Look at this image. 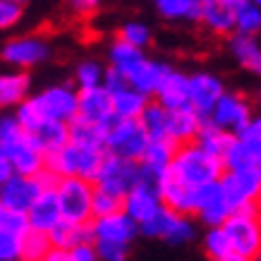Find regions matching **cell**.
Here are the masks:
<instances>
[{
    "mask_svg": "<svg viewBox=\"0 0 261 261\" xmlns=\"http://www.w3.org/2000/svg\"><path fill=\"white\" fill-rule=\"evenodd\" d=\"M197 142L201 144L206 151H211L214 156H218V159L223 161V156L228 153V149L232 146V142H235V135H230V132L211 125V122L206 120L204 127H201V132H199V137H197Z\"/></svg>",
    "mask_w": 261,
    "mask_h": 261,
    "instance_id": "obj_36",
    "label": "cell"
},
{
    "mask_svg": "<svg viewBox=\"0 0 261 261\" xmlns=\"http://www.w3.org/2000/svg\"><path fill=\"white\" fill-rule=\"evenodd\" d=\"M77 118L96 122V125H111L115 120L113 111V96L106 87L94 89H80V113Z\"/></svg>",
    "mask_w": 261,
    "mask_h": 261,
    "instance_id": "obj_20",
    "label": "cell"
},
{
    "mask_svg": "<svg viewBox=\"0 0 261 261\" xmlns=\"http://www.w3.org/2000/svg\"><path fill=\"white\" fill-rule=\"evenodd\" d=\"M168 70H170V65H168V63L156 60V58L144 56L142 60H139V63L129 70L127 82H129L135 89H139L142 94H146L149 98H153V94L159 91L161 82H163V77L168 74Z\"/></svg>",
    "mask_w": 261,
    "mask_h": 261,
    "instance_id": "obj_21",
    "label": "cell"
},
{
    "mask_svg": "<svg viewBox=\"0 0 261 261\" xmlns=\"http://www.w3.org/2000/svg\"><path fill=\"white\" fill-rule=\"evenodd\" d=\"M168 118H170V111L166 106H161L159 101H149L139 122L144 125V129H146V135L151 139H170L168 137Z\"/></svg>",
    "mask_w": 261,
    "mask_h": 261,
    "instance_id": "obj_35",
    "label": "cell"
},
{
    "mask_svg": "<svg viewBox=\"0 0 261 261\" xmlns=\"http://www.w3.org/2000/svg\"><path fill=\"white\" fill-rule=\"evenodd\" d=\"M113 96V111L118 120H139L144 108L149 106V96L142 94L139 89H135L129 82H122L118 87L108 89Z\"/></svg>",
    "mask_w": 261,
    "mask_h": 261,
    "instance_id": "obj_27",
    "label": "cell"
},
{
    "mask_svg": "<svg viewBox=\"0 0 261 261\" xmlns=\"http://www.w3.org/2000/svg\"><path fill=\"white\" fill-rule=\"evenodd\" d=\"M56 197L63 221L70 223H91L94 221V192L96 185L82 177H58Z\"/></svg>",
    "mask_w": 261,
    "mask_h": 261,
    "instance_id": "obj_5",
    "label": "cell"
},
{
    "mask_svg": "<svg viewBox=\"0 0 261 261\" xmlns=\"http://www.w3.org/2000/svg\"><path fill=\"white\" fill-rule=\"evenodd\" d=\"M201 247H204L206 256H208L211 261L223 259V256L232 254V245H230V238H228V232L223 230V225L206 228L204 240H201Z\"/></svg>",
    "mask_w": 261,
    "mask_h": 261,
    "instance_id": "obj_40",
    "label": "cell"
},
{
    "mask_svg": "<svg viewBox=\"0 0 261 261\" xmlns=\"http://www.w3.org/2000/svg\"><path fill=\"white\" fill-rule=\"evenodd\" d=\"M216 261H256V259H249V256H242V254H228V256H223V259H216Z\"/></svg>",
    "mask_w": 261,
    "mask_h": 261,
    "instance_id": "obj_49",
    "label": "cell"
},
{
    "mask_svg": "<svg viewBox=\"0 0 261 261\" xmlns=\"http://www.w3.org/2000/svg\"><path fill=\"white\" fill-rule=\"evenodd\" d=\"M27 218H29L32 230H39V232H50L58 223L63 221V214H60V206H58V197H56V187H46L41 192V197L27 211Z\"/></svg>",
    "mask_w": 261,
    "mask_h": 261,
    "instance_id": "obj_25",
    "label": "cell"
},
{
    "mask_svg": "<svg viewBox=\"0 0 261 261\" xmlns=\"http://www.w3.org/2000/svg\"><path fill=\"white\" fill-rule=\"evenodd\" d=\"M106 72H108V65H103L101 60H96V58H87V60H80V63H77L74 74H72V82H74L77 89L103 87Z\"/></svg>",
    "mask_w": 261,
    "mask_h": 261,
    "instance_id": "obj_34",
    "label": "cell"
},
{
    "mask_svg": "<svg viewBox=\"0 0 261 261\" xmlns=\"http://www.w3.org/2000/svg\"><path fill=\"white\" fill-rule=\"evenodd\" d=\"M24 17V5L15 0H0V32H10Z\"/></svg>",
    "mask_w": 261,
    "mask_h": 261,
    "instance_id": "obj_43",
    "label": "cell"
},
{
    "mask_svg": "<svg viewBox=\"0 0 261 261\" xmlns=\"http://www.w3.org/2000/svg\"><path fill=\"white\" fill-rule=\"evenodd\" d=\"M221 190L232 211L245 206L261 204V173L252 170H225L221 177Z\"/></svg>",
    "mask_w": 261,
    "mask_h": 261,
    "instance_id": "obj_14",
    "label": "cell"
},
{
    "mask_svg": "<svg viewBox=\"0 0 261 261\" xmlns=\"http://www.w3.org/2000/svg\"><path fill=\"white\" fill-rule=\"evenodd\" d=\"M12 175H17L15 173V166H12V161L8 159V153L0 149V187H3V185H5Z\"/></svg>",
    "mask_w": 261,
    "mask_h": 261,
    "instance_id": "obj_47",
    "label": "cell"
},
{
    "mask_svg": "<svg viewBox=\"0 0 261 261\" xmlns=\"http://www.w3.org/2000/svg\"><path fill=\"white\" fill-rule=\"evenodd\" d=\"M235 34L261 36V8L247 0L245 5L235 8Z\"/></svg>",
    "mask_w": 261,
    "mask_h": 261,
    "instance_id": "obj_38",
    "label": "cell"
},
{
    "mask_svg": "<svg viewBox=\"0 0 261 261\" xmlns=\"http://www.w3.org/2000/svg\"><path fill=\"white\" fill-rule=\"evenodd\" d=\"M41 261H74L70 249H60V247H50V252L43 256Z\"/></svg>",
    "mask_w": 261,
    "mask_h": 261,
    "instance_id": "obj_48",
    "label": "cell"
},
{
    "mask_svg": "<svg viewBox=\"0 0 261 261\" xmlns=\"http://www.w3.org/2000/svg\"><path fill=\"white\" fill-rule=\"evenodd\" d=\"M225 5H230V8H240V5H245L247 0H223Z\"/></svg>",
    "mask_w": 261,
    "mask_h": 261,
    "instance_id": "obj_50",
    "label": "cell"
},
{
    "mask_svg": "<svg viewBox=\"0 0 261 261\" xmlns=\"http://www.w3.org/2000/svg\"><path fill=\"white\" fill-rule=\"evenodd\" d=\"M256 170H259V173H261V151H259V153H256Z\"/></svg>",
    "mask_w": 261,
    "mask_h": 261,
    "instance_id": "obj_51",
    "label": "cell"
},
{
    "mask_svg": "<svg viewBox=\"0 0 261 261\" xmlns=\"http://www.w3.org/2000/svg\"><path fill=\"white\" fill-rule=\"evenodd\" d=\"M228 89L223 84V80L216 74V72H208V70H197L190 74V106L199 115L208 118L214 106L218 103L223 94Z\"/></svg>",
    "mask_w": 261,
    "mask_h": 261,
    "instance_id": "obj_17",
    "label": "cell"
},
{
    "mask_svg": "<svg viewBox=\"0 0 261 261\" xmlns=\"http://www.w3.org/2000/svg\"><path fill=\"white\" fill-rule=\"evenodd\" d=\"M91 235L101 261H125L132 242L139 235V223L125 211L98 216L91 221Z\"/></svg>",
    "mask_w": 261,
    "mask_h": 261,
    "instance_id": "obj_1",
    "label": "cell"
},
{
    "mask_svg": "<svg viewBox=\"0 0 261 261\" xmlns=\"http://www.w3.org/2000/svg\"><path fill=\"white\" fill-rule=\"evenodd\" d=\"M48 238H50V245L60 247V249H74L77 245L94 242V235H91V223L60 221L56 228L48 232Z\"/></svg>",
    "mask_w": 261,
    "mask_h": 261,
    "instance_id": "obj_30",
    "label": "cell"
},
{
    "mask_svg": "<svg viewBox=\"0 0 261 261\" xmlns=\"http://www.w3.org/2000/svg\"><path fill=\"white\" fill-rule=\"evenodd\" d=\"M65 8L77 19H91L101 10V0H65Z\"/></svg>",
    "mask_w": 261,
    "mask_h": 261,
    "instance_id": "obj_44",
    "label": "cell"
},
{
    "mask_svg": "<svg viewBox=\"0 0 261 261\" xmlns=\"http://www.w3.org/2000/svg\"><path fill=\"white\" fill-rule=\"evenodd\" d=\"M0 149L8 153L17 175H41L46 170V153L32 135L12 115H0Z\"/></svg>",
    "mask_w": 261,
    "mask_h": 261,
    "instance_id": "obj_3",
    "label": "cell"
},
{
    "mask_svg": "<svg viewBox=\"0 0 261 261\" xmlns=\"http://www.w3.org/2000/svg\"><path fill=\"white\" fill-rule=\"evenodd\" d=\"M15 3H19V5H27V3H29V0H15Z\"/></svg>",
    "mask_w": 261,
    "mask_h": 261,
    "instance_id": "obj_52",
    "label": "cell"
},
{
    "mask_svg": "<svg viewBox=\"0 0 261 261\" xmlns=\"http://www.w3.org/2000/svg\"><path fill=\"white\" fill-rule=\"evenodd\" d=\"M32 230L29 218L22 211H12L8 206L0 208V261H19L27 232Z\"/></svg>",
    "mask_w": 261,
    "mask_h": 261,
    "instance_id": "obj_15",
    "label": "cell"
},
{
    "mask_svg": "<svg viewBox=\"0 0 261 261\" xmlns=\"http://www.w3.org/2000/svg\"><path fill=\"white\" fill-rule=\"evenodd\" d=\"M197 22L214 36H232L235 34V8L225 5L223 0H206Z\"/></svg>",
    "mask_w": 261,
    "mask_h": 261,
    "instance_id": "obj_26",
    "label": "cell"
},
{
    "mask_svg": "<svg viewBox=\"0 0 261 261\" xmlns=\"http://www.w3.org/2000/svg\"><path fill=\"white\" fill-rule=\"evenodd\" d=\"M161 208H163V199H161L159 187L146 180H142L137 187H132L122 199V211L127 216H132L139 225L146 223L149 218H153Z\"/></svg>",
    "mask_w": 261,
    "mask_h": 261,
    "instance_id": "obj_19",
    "label": "cell"
},
{
    "mask_svg": "<svg viewBox=\"0 0 261 261\" xmlns=\"http://www.w3.org/2000/svg\"><path fill=\"white\" fill-rule=\"evenodd\" d=\"M19 261H27V259H19Z\"/></svg>",
    "mask_w": 261,
    "mask_h": 261,
    "instance_id": "obj_56",
    "label": "cell"
},
{
    "mask_svg": "<svg viewBox=\"0 0 261 261\" xmlns=\"http://www.w3.org/2000/svg\"><path fill=\"white\" fill-rule=\"evenodd\" d=\"M32 80L22 70H0V111H15L29 98Z\"/></svg>",
    "mask_w": 261,
    "mask_h": 261,
    "instance_id": "obj_22",
    "label": "cell"
},
{
    "mask_svg": "<svg viewBox=\"0 0 261 261\" xmlns=\"http://www.w3.org/2000/svg\"><path fill=\"white\" fill-rule=\"evenodd\" d=\"M223 230L228 232L235 254H242L249 259L261 256V204L232 211L228 221L223 223Z\"/></svg>",
    "mask_w": 261,
    "mask_h": 261,
    "instance_id": "obj_6",
    "label": "cell"
},
{
    "mask_svg": "<svg viewBox=\"0 0 261 261\" xmlns=\"http://www.w3.org/2000/svg\"><path fill=\"white\" fill-rule=\"evenodd\" d=\"M50 238L48 232H39V230H29L27 238H24V247H22V259L27 261H41L50 252Z\"/></svg>",
    "mask_w": 261,
    "mask_h": 261,
    "instance_id": "obj_41",
    "label": "cell"
},
{
    "mask_svg": "<svg viewBox=\"0 0 261 261\" xmlns=\"http://www.w3.org/2000/svg\"><path fill=\"white\" fill-rule=\"evenodd\" d=\"M232 208L225 201V194L221 190V182L199 187L197 197H194V218L206 228H216L230 218Z\"/></svg>",
    "mask_w": 261,
    "mask_h": 261,
    "instance_id": "obj_16",
    "label": "cell"
},
{
    "mask_svg": "<svg viewBox=\"0 0 261 261\" xmlns=\"http://www.w3.org/2000/svg\"><path fill=\"white\" fill-rule=\"evenodd\" d=\"M142 182V166L139 161H129V159H120L113 153H106L103 166L96 175L94 185L103 192H111L118 197L125 199V194L132 187H137Z\"/></svg>",
    "mask_w": 261,
    "mask_h": 261,
    "instance_id": "obj_12",
    "label": "cell"
},
{
    "mask_svg": "<svg viewBox=\"0 0 261 261\" xmlns=\"http://www.w3.org/2000/svg\"><path fill=\"white\" fill-rule=\"evenodd\" d=\"M118 39H122L129 46L146 50L151 46V41H153V32H151L149 24L142 22V19H127V22L120 24Z\"/></svg>",
    "mask_w": 261,
    "mask_h": 261,
    "instance_id": "obj_37",
    "label": "cell"
},
{
    "mask_svg": "<svg viewBox=\"0 0 261 261\" xmlns=\"http://www.w3.org/2000/svg\"><path fill=\"white\" fill-rule=\"evenodd\" d=\"M108 151L82 146L77 142H67L63 149L46 156V170L56 177H82V180H96V175L103 166Z\"/></svg>",
    "mask_w": 261,
    "mask_h": 261,
    "instance_id": "obj_4",
    "label": "cell"
},
{
    "mask_svg": "<svg viewBox=\"0 0 261 261\" xmlns=\"http://www.w3.org/2000/svg\"><path fill=\"white\" fill-rule=\"evenodd\" d=\"M159 192H161V199H163V206L173 208L177 214L194 216V197H197L194 187H187L185 182H180L177 177H173L168 173L159 182Z\"/></svg>",
    "mask_w": 261,
    "mask_h": 261,
    "instance_id": "obj_29",
    "label": "cell"
},
{
    "mask_svg": "<svg viewBox=\"0 0 261 261\" xmlns=\"http://www.w3.org/2000/svg\"><path fill=\"white\" fill-rule=\"evenodd\" d=\"M223 166H225V170H252V168H256V153L240 137H235L232 146L223 156Z\"/></svg>",
    "mask_w": 261,
    "mask_h": 261,
    "instance_id": "obj_39",
    "label": "cell"
},
{
    "mask_svg": "<svg viewBox=\"0 0 261 261\" xmlns=\"http://www.w3.org/2000/svg\"><path fill=\"white\" fill-rule=\"evenodd\" d=\"M228 50L232 60L245 72L261 77V39L259 36H245V34H232L228 36Z\"/></svg>",
    "mask_w": 261,
    "mask_h": 261,
    "instance_id": "obj_28",
    "label": "cell"
},
{
    "mask_svg": "<svg viewBox=\"0 0 261 261\" xmlns=\"http://www.w3.org/2000/svg\"><path fill=\"white\" fill-rule=\"evenodd\" d=\"M225 166L218 156H214L211 151H206L199 142L190 144H177L175 151L173 166H170V175L177 177L180 182H185L187 187H206V185H214L221 182Z\"/></svg>",
    "mask_w": 261,
    "mask_h": 261,
    "instance_id": "obj_2",
    "label": "cell"
},
{
    "mask_svg": "<svg viewBox=\"0 0 261 261\" xmlns=\"http://www.w3.org/2000/svg\"><path fill=\"white\" fill-rule=\"evenodd\" d=\"M175 151H177V144H175L173 139H151L146 151H144V156L139 159L142 180H146L159 187V182L170 173Z\"/></svg>",
    "mask_w": 261,
    "mask_h": 261,
    "instance_id": "obj_18",
    "label": "cell"
},
{
    "mask_svg": "<svg viewBox=\"0 0 261 261\" xmlns=\"http://www.w3.org/2000/svg\"><path fill=\"white\" fill-rule=\"evenodd\" d=\"M204 122H206V118L199 115L192 106L175 108V111H170V118H168V137H170L175 144L197 142Z\"/></svg>",
    "mask_w": 261,
    "mask_h": 261,
    "instance_id": "obj_24",
    "label": "cell"
},
{
    "mask_svg": "<svg viewBox=\"0 0 261 261\" xmlns=\"http://www.w3.org/2000/svg\"><path fill=\"white\" fill-rule=\"evenodd\" d=\"M238 137L254 151V153H259L261 151V113H254V118L249 120V125H247Z\"/></svg>",
    "mask_w": 261,
    "mask_h": 261,
    "instance_id": "obj_45",
    "label": "cell"
},
{
    "mask_svg": "<svg viewBox=\"0 0 261 261\" xmlns=\"http://www.w3.org/2000/svg\"><path fill=\"white\" fill-rule=\"evenodd\" d=\"M256 261H261V256H259V259H256Z\"/></svg>",
    "mask_w": 261,
    "mask_h": 261,
    "instance_id": "obj_55",
    "label": "cell"
},
{
    "mask_svg": "<svg viewBox=\"0 0 261 261\" xmlns=\"http://www.w3.org/2000/svg\"><path fill=\"white\" fill-rule=\"evenodd\" d=\"M56 180L58 177L53 173H48V170H43L41 175H12L0 187V199L8 208L27 214L34 201L41 197V192L46 187H53Z\"/></svg>",
    "mask_w": 261,
    "mask_h": 261,
    "instance_id": "obj_11",
    "label": "cell"
},
{
    "mask_svg": "<svg viewBox=\"0 0 261 261\" xmlns=\"http://www.w3.org/2000/svg\"><path fill=\"white\" fill-rule=\"evenodd\" d=\"M27 103L39 113L41 118L60 120V122L70 125L80 113V89L70 84V82L50 84V87H43L41 91L32 94L27 98Z\"/></svg>",
    "mask_w": 261,
    "mask_h": 261,
    "instance_id": "obj_7",
    "label": "cell"
},
{
    "mask_svg": "<svg viewBox=\"0 0 261 261\" xmlns=\"http://www.w3.org/2000/svg\"><path fill=\"white\" fill-rule=\"evenodd\" d=\"M3 206H5V204H3V199H0V208H3Z\"/></svg>",
    "mask_w": 261,
    "mask_h": 261,
    "instance_id": "obj_54",
    "label": "cell"
},
{
    "mask_svg": "<svg viewBox=\"0 0 261 261\" xmlns=\"http://www.w3.org/2000/svg\"><path fill=\"white\" fill-rule=\"evenodd\" d=\"M144 56H146V50L129 46V43H125V41L118 39V36H115V41L108 46V53H106L108 67H111V70H118L120 74H125V80H127V74H129V70H132Z\"/></svg>",
    "mask_w": 261,
    "mask_h": 261,
    "instance_id": "obj_32",
    "label": "cell"
},
{
    "mask_svg": "<svg viewBox=\"0 0 261 261\" xmlns=\"http://www.w3.org/2000/svg\"><path fill=\"white\" fill-rule=\"evenodd\" d=\"M153 101H159L161 106H166L168 111L190 106V74L170 67L168 74L163 77V82H161L159 91L153 94Z\"/></svg>",
    "mask_w": 261,
    "mask_h": 261,
    "instance_id": "obj_23",
    "label": "cell"
},
{
    "mask_svg": "<svg viewBox=\"0 0 261 261\" xmlns=\"http://www.w3.org/2000/svg\"><path fill=\"white\" fill-rule=\"evenodd\" d=\"M53 58V43L43 34H19L0 46V60L12 70H34Z\"/></svg>",
    "mask_w": 261,
    "mask_h": 261,
    "instance_id": "obj_8",
    "label": "cell"
},
{
    "mask_svg": "<svg viewBox=\"0 0 261 261\" xmlns=\"http://www.w3.org/2000/svg\"><path fill=\"white\" fill-rule=\"evenodd\" d=\"M254 118V106L247 96L238 94V91H225V94L218 98V103L214 106V111L208 115V122L216 127H221L225 132L238 137L247 125L249 120Z\"/></svg>",
    "mask_w": 261,
    "mask_h": 261,
    "instance_id": "obj_13",
    "label": "cell"
},
{
    "mask_svg": "<svg viewBox=\"0 0 261 261\" xmlns=\"http://www.w3.org/2000/svg\"><path fill=\"white\" fill-rule=\"evenodd\" d=\"M151 137L139 120H113L108 125V137H106V151L120 159L139 161L149 146Z\"/></svg>",
    "mask_w": 261,
    "mask_h": 261,
    "instance_id": "obj_10",
    "label": "cell"
},
{
    "mask_svg": "<svg viewBox=\"0 0 261 261\" xmlns=\"http://www.w3.org/2000/svg\"><path fill=\"white\" fill-rule=\"evenodd\" d=\"M72 259L74 261H101L98 259V249H96L94 242H84V245H77L74 249H70Z\"/></svg>",
    "mask_w": 261,
    "mask_h": 261,
    "instance_id": "obj_46",
    "label": "cell"
},
{
    "mask_svg": "<svg viewBox=\"0 0 261 261\" xmlns=\"http://www.w3.org/2000/svg\"><path fill=\"white\" fill-rule=\"evenodd\" d=\"M118 211H122V197L111 194V192H103L96 187V192H94V218L118 214Z\"/></svg>",
    "mask_w": 261,
    "mask_h": 261,
    "instance_id": "obj_42",
    "label": "cell"
},
{
    "mask_svg": "<svg viewBox=\"0 0 261 261\" xmlns=\"http://www.w3.org/2000/svg\"><path fill=\"white\" fill-rule=\"evenodd\" d=\"M106 137H108V125H96L82 118H74L70 122V142L106 151Z\"/></svg>",
    "mask_w": 261,
    "mask_h": 261,
    "instance_id": "obj_33",
    "label": "cell"
},
{
    "mask_svg": "<svg viewBox=\"0 0 261 261\" xmlns=\"http://www.w3.org/2000/svg\"><path fill=\"white\" fill-rule=\"evenodd\" d=\"M252 3H254V5H259V8H261V0H252Z\"/></svg>",
    "mask_w": 261,
    "mask_h": 261,
    "instance_id": "obj_53",
    "label": "cell"
},
{
    "mask_svg": "<svg viewBox=\"0 0 261 261\" xmlns=\"http://www.w3.org/2000/svg\"><path fill=\"white\" fill-rule=\"evenodd\" d=\"M139 232L151 240H163L168 245H185V242L194 240L197 225L192 221V216L177 214L173 208L163 206L153 218L139 225Z\"/></svg>",
    "mask_w": 261,
    "mask_h": 261,
    "instance_id": "obj_9",
    "label": "cell"
},
{
    "mask_svg": "<svg viewBox=\"0 0 261 261\" xmlns=\"http://www.w3.org/2000/svg\"><path fill=\"white\" fill-rule=\"evenodd\" d=\"M206 0H153V8L168 22H197Z\"/></svg>",
    "mask_w": 261,
    "mask_h": 261,
    "instance_id": "obj_31",
    "label": "cell"
}]
</instances>
